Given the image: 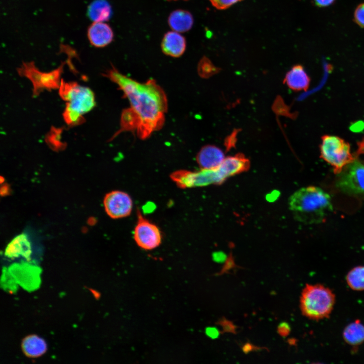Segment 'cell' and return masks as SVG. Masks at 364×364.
Wrapping results in <instances>:
<instances>
[{"label":"cell","mask_w":364,"mask_h":364,"mask_svg":"<svg viewBox=\"0 0 364 364\" xmlns=\"http://www.w3.org/2000/svg\"><path fill=\"white\" fill-rule=\"evenodd\" d=\"M348 285L356 291L364 290V266L353 267L346 276Z\"/></svg>","instance_id":"obj_21"},{"label":"cell","mask_w":364,"mask_h":364,"mask_svg":"<svg viewBox=\"0 0 364 364\" xmlns=\"http://www.w3.org/2000/svg\"><path fill=\"white\" fill-rule=\"evenodd\" d=\"M344 340L351 345H357L364 342V325L359 321L348 325L343 331Z\"/></svg>","instance_id":"obj_20"},{"label":"cell","mask_w":364,"mask_h":364,"mask_svg":"<svg viewBox=\"0 0 364 364\" xmlns=\"http://www.w3.org/2000/svg\"><path fill=\"white\" fill-rule=\"evenodd\" d=\"M285 81L291 89L296 91L307 90L310 79L302 66H293L286 74Z\"/></svg>","instance_id":"obj_16"},{"label":"cell","mask_w":364,"mask_h":364,"mask_svg":"<svg viewBox=\"0 0 364 364\" xmlns=\"http://www.w3.org/2000/svg\"><path fill=\"white\" fill-rule=\"evenodd\" d=\"M168 22L170 28L178 32H185L192 27L194 19L192 14L184 10H176L169 15Z\"/></svg>","instance_id":"obj_17"},{"label":"cell","mask_w":364,"mask_h":364,"mask_svg":"<svg viewBox=\"0 0 364 364\" xmlns=\"http://www.w3.org/2000/svg\"><path fill=\"white\" fill-rule=\"evenodd\" d=\"M87 35L90 43L96 48L107 46L114 37L112 28L104 22H94L87 29Z\"/></svg>","instance_id":"obj_11"},{"label":"cell","mask_w":364,"mask_h":364,"mask_svg":"<svg viewBox=\"0 0 364 364\" xmlns=\"http://www.w3.org/2000/svg\"><path fill=\"white\" fill-rule=\"evenodd\" d=\"M32 253L31 243L26 234L22 233L16 236L7 246L5 255L9 258L19 257L29 261Z\"/></svg>","instance_id":"obj_12"},{"label":"cell","mask_w":364,"mask_h":364,"mask_svg":"<svg viewBox=\"0 0 364 364\" xmlns=\"http://www.w3.org/2000/svg\"><path fill=\"white\" fill-rule=\"evenodd\" d=\"M335 300V295L329 288L320 284H308L300 297V308L304 315L318 320L330 315Z\"/></svg>","instance_id":"obj_3"},{"label":"cell","mask_w":364,"mask_h":364,"mask_svg":"<svg viewBox=\"0 0 364 364\" xmlns=\"http://www.w3.org/2000/svg\"><path fill=\"white\" fill-rule=\"evenodd\" d=\"M8 270L16 282L25 289L33 290L39 287L40 269L28 261L13 264Z\"/></svg>","instance_id":"obj_10"},{"label":"cell","mask_w":364,"mask_h":364,"mask_svg":"<svg viewBox=\"0 0 364 364\" xmlns=\"http://www.w3.org/2000/svg\"><path fill=\"white\" fill-rule=\"evenodd\" d=\"M289 208L294 218L305 224H317L324 221L333 210L328 193L315 186L300 189L288 200Z\"/></svg>","instance_id":"obj_2"},{"label":"cell","mask_w":364,"mask_h":364,"mask_svg":"<svg viewBox=\"0 0 364 364\" xmlns=\"http://www.w3.org/2000/svg\"><path fill=\"white\" fill-rule=\"evenodd\" d=\"M167 1H176V0H167ZM185 1H186V0H185Z\"/></svg>","instance_id":"obj_28"},{"label":"cell","mask_w":364,"mask_h":364,"mask_svg":"<svg viewBox=\"0 0 364 364\" xmlns=\"http://www.w3.org/2000/svg\"><path fill=\"white\" fill-rule=\"evenodd\" d=\"M59 95L67 102L66 105L82 115L89 112L96 105L93 92L76 82H65L62 79Z\"/></svg>","instance_id":"obj_6"},{"label":"cell","mask_w":364,"mask_h":364,"mask_svg":"<svg viewBox=\"0 0 364 364\" xmlns=\"http://www.w3.org/2000/svg\"><path fill=\"white\" fill-rule=\"evenodd\" d=\"M63 116L66 123L71 127L80 125L85 121L82 114L67 105L63 112Z\"/></svg>","instance_id":"obj_22"},{"label":"cell","mask_w":364,"mask_h":364,"mask_svg":"<svg viewBox=\"0 0 364 364\" xmlns=\"http://www.w3.org/2000/svg\"><path fill=\"white\" fill-rule=\"evenodd\" d=\"M337 174L335 187L349 195H364V160L354 159Z\"/></svg>","instance_id":"obj_7"},{"label":"cell","mask_w":364,"mask_h":364,"mask_svg":"<svg viewBox=\"0 0 364 364\" xmlns=\"http://www.w3.org/2000/svg\"><path fill=\"white\" fill-rule=\"evenodd\" d=\"M354 21L360 27L364 28V3L358 5L353 14Z\"/></svg>","instance_id":"obj_24"},{"label":"cell","mask_w":364,"mask_h":364,"mask_svg":"<svg viewBox=\"0 0 364 364\" xmlns=\"http://www.w3.org/2000/svg\"><path fill=\"white\" fill-rule=\"evenodd\" d=\"M218 10H224L243 0H208Z\"/></svg>","instance_id":"obj_25"},{"label":"cell","mask_w":364,"mask_h":364,"mask_svg":"<svg viewBox=\"0 0 364 364\" xmlns=\"http://www.w3.org/2000/svg\"><path fill=\"white\" fill-rule=\"evenodd\" d=\"M320 149L321 157L334 167L336 173L355 159L349 144L336 135H323Z\"/></svg>","instance_id":"obj_4"},{"label":"cell","mask_w":364,"mask_h":364,"mask_svg":"<svg viewBox=\"0 0 364 364\" xmlns=\"http://www.w3.org/2000/svg\"><path fill=\"white\" fill-rule=\"evenodd\" d=\"M225 157L223 151L216 146L208 145L203 147L197 156V162L201 169L217 168Z\"/></svg>","instance_id":"obj_13"},{"label":"cell","mask_w":364,"mask_h":364,"mask_svg":"<svg viewBox=\"0 0 364 364\" xmlns=\"http://www.w3.org/2000/svg\"><path fill=\"white\" fill-rule=\"evenodd\" d=\"M61 133L60 129L53 128L46 138V142L52 149L58 150L64 147V144L61 141Z\"/></svg>","instance_id":"obj_23"},{"label":"cell","mask_w":364,"mask_h":364,"mask_svg":"<svg viewBox=\"0 0 364 364\" xmlns=\"http://www.w3.org/2000/svg\"><path fill=\"white\" fill-rule=\"evenodd\" d=\"M279 333L283 336L288 334L290 331V328L288 324L286 323H283L281 324L279 327Z\"/></svg>","instance_id":"obj_27"},{"label":"cell","mask_w":364,"mask_h":364,"mask_svg":"<svg viewBox=\"0 0 364 364\" xmlns=\"http://www.w3.org/2000/svg\"><path fill=\"white\" fill-rule=\"evenodd\" d=\"M105 210L113 219L127 217L132 210L133 201L127 193L114 190L107 193L103 200Z\"/></svg>","instance_id":"obj_9"},{"label":"cell","mask_w":364,"mask_h":364,"mask_svg":"<svg viewBox=\"0 0 364 364\" xmlns=\"http://www.w3.org/2000/svg\"><path fill=\"white\" fill-rule=\"evenodd\" d=\"M87 14L94 22H105L110 18L112 9L106 0H95L88 6Z\"/></svg>","instance_id":"obj_18"},{"label":"cell","mask_w":364,"mask_h":364,"mask_svg":"<svg viewBox=\"0 0 364 364\" xmlns=\"http://www.w3.org/2000/svg\"><path fill=\"white\" fill-rule=\"evenodd\" d=\"M104 75L118 85L129 103V108L121 114L120 128L112 139L123 131H131L145 139L161 128L167 100L164 90L154 80L141 83L121 74L114 67Z\"/></svg>","instance_id":"obj_1"},{"label":"cell","mask_w":364,"mask_h":364,"mask_svg":"<svg viewBox=\"0 0 364 364\" xmlns=\"http://www.w3.org/2000/svg\"><path fill=\"white\" fill-rule=\"evenodd\" d=\"M314 4L318 7H328L333 4L336 0H313Z\"/></svg>","instance_id":"obj_26"},{"label":"cell","mask_w":364,"mask_h":364,"mask_svg":"<svg viewBox=\"0 0 364 364\" xmlns=\"http://www.w3.org/2000/svg\"><path fill=\"white\" fill-rule=\"evenodd\" d=\"M65 62L58 68L48 72L40 71L33 61L23 62L17 69L18 73L22 77L27 78L33 86V96H38L43 89L51 90L60 87L61 76Z\"/></svg>","instance_id":"obj_5"},{"label":"cell","mask_w":364,"mask_h":364,"mask_svg":"<svg viewBox=\"0 0 364 364\" xmlns=\"http://www.w3.org/2000/svg\"><path fill=\"white\" fill-rule=\"evenodd\" d=\"M22 347L24 354L30 357L42 355L47 348L45 341L36 335L26 337L22 342Z\"/></svg>","instance_id":"obj_19"},{"label":"cell","mask_w":364,"mask_h":364,"mask_svg":"<svg viewBox=\"0 0 364 364\" xmlns=\"http://www.w3.org/2000/svg\"><path fill=\"white\" fill-rule=\"evenodd\" d=\"M186 48V39L179 32L173 30L164 34L161 42V49L166 55L178 57L184 54Z\"/></svg>","instance_id":"obj_15"},{"label":"cell","mask_w":364,"mask_h":364,"mask_svg":"<svg viewBox=\"0 0 364 364\" xmlns=\"http://www.w3.org/2000/svg\"><path fill=\"white\" fill-rule=\"evenodd\" d=\"M250 167V162L242 154L227 157L224 158L218 169L223 177H229L247 171Z\"/></svg>","instance_id":"obj_14"},{"label":"cell","mask_w":364,"mask_h":364,"mask_svg":"<svg viewBox=\"0 0 364 364\" xmlns=\"http://www.w3.org/2000/svg\"><path fill=\"white\" fill-rule=\"evenodd\" d=\"M133 231V239L137 245L146 250H151L159 246L162 234L159 228L144 217L140 212Z\"/></svg>","instance_id":"obj_8"}]
</instances>
